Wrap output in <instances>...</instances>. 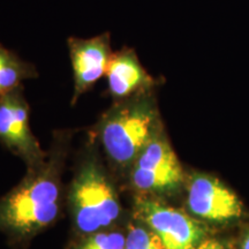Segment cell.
<instances>
[{
  "instance_id": "8",
  "label": "cell",
  "mask_w": 249,
  "mask_h": 249,
  "mask_svg": "<svg viewBox=\"0 0 249 249\" xmlns=\"http://www.w3.org/2000/svg\"><path fill=\"white\" fill-rule=\"evenodd\" d=\"M187 203L193 213L213 222H225L241 214V203L234 193L217 179L202 174L189 182Z\"/></svg>"
},
{
  "instance_id": "12",
  "label": "cell",
  "mask_w": 249,
  "mask_h": 249,
  "mask_svg": "<svg viewBox=\"0 0 249 249\" xmlns=\"http://www.w3.org/2000/svg\"><path fill=\"white\" fill-rule=\"evenodd\" d=\"M126 238L120 232H102L89 236L79 249H124Z\"/></svg>"
},
{
  "instance_id": "4",
  "label": "cell",
  "mask_w": 249,
  "mask_h": 249,
  "mask_svg": "<svg viewBox=\"0 0 249 249\" xmlns=\"http://www.w3.org/2000/svg\"><path fill=\"white\" fill-rule=\"evenodd\" d=\"M136 205L139 216L165 249H195L204 238L203 227L182 211L152 200H141Z\"/></svg>"
},
{
  "instance_id": "6",
  "label": "cell",
  "mask_w": 249,
  "mask_h": 249,
  "mask_svg": "<svg viewBox=\"0 0 249 249\" xmlns=\"http://www.w3.org/2000/svg\"><path fill=\"white\" fill-rule=\"evenodd\" d=\"M73 68L74 99L92 88L107 74L112 57L111 35L104 33L91 38L70 37L67 39Z\"/></svg>"
},
{
  "instance_id": "7",
  "label": "cell",
  "mask_w": 249,
  "mask_h": 249,
  "mask_svg": "<svg viewBox=\"0 0 249 249\" xmlns=\"http://www.w3.org/2000/svg\"><path fill=\"white\" fill-rule=\"evenodd\" d=\"M0 139L27 160L42 156L29 127V108L20 87L0 96Z\"/></svg>"
},
{
  "instance_id": "14",
  "label": "cell",
  "mask_w": 249,
  "mask_h": 249,
  "mask_svg": "<svg viewBox=\"0 0 249 249\" xmlns=\"http://www.w3.org/2000/svg\"><path fill=\"white\" fill-rule=\"evenodd\" d=\"M242 249H249V234L246 236L244 245H242Z\"/></svg>"
},
{
  "instance_id": "9",
  "label": "cell",
  "mask_w": 249,
  "mask_h": 249,
  "mask_svg": "<svg viewBox=\"0 0 249 249\" xmlns=\"http://www.w3.org/2000/svg\"><path fill=\"white\" fill-rule=\"evenodd\" d=\"M108 92L112 97L126 98L152 85V79L140 62L135 51L123 48L112 54L107 74Z\"/></svg>"
},
{
  "instance_id": "2",
  "label": "cell",
  "mask_w": 249,
  "mask_h": 249,
  "mask_svg": "<svg viewBox=\"0 0 249 249\" xmlns=\"http://www.w3.org/2000/svg\"><path fill=\"white\" fill-rule=\"evenodd\" d=\"M154 112L147 99H138L118 107L102 129V141L116 163L128 165L151 141Z\"/></svg>"
},
{
  "instance_id": "10",
  "label": "cell",
  "mask_w": 249,
  "mask_h": 249,
  "mask_svg": "<svg viewBox=\"0 0 249 249\" xmlns=\"http://www.w3.org/2000/svg\"><path fill=\"white\" fill-rule=\"evenodd\" d=\"M35 75L33 65L21 60L18 54L0 44V96L20 87L24 79Z\"/></svg>"
},
{
  "instance_id": "5",
  "label": "cell",
  "mask_w": 249,
  "mask_h": 249,
  "mask_svg": "<svg viewBox=\"0 0 249 249\" xmlns=\"http://www.w3.org/2000/svg\"><path fill=\"white\" fill-rule=\"evenodd\" d=\"M136 160L132 181L139 191H167L178 186L182 180L178 158L166 142L151 140Z\"/></svg>"
},
{
  "instance_id": "3",
  "label": "cell",
  "mask_w": 249,
  "mask_h": 249,
  "mask_svg": "<svg viewBox=\"0 0 249 249\" xmlns=\"http://www.w3.org/2000/svg\"><path fill=\"white\" fill-rule=\"evenodd\" d=\"M76 226L85 233L107 227L120 214V204L104 173L92 164L81 170L71 188Z\"/></svg>"
},
{
  "instance_id": "11",
  "label": "cell",
  "mask_w": 249,
  "mask_h": 249,
  "mask_svg": "<svg viewBox=\"0 0 249 249\" xmlns=\"http://www.w3.org/2000/svg\"><path fill=\"white\" fill-rule=\"evenodd\" d=\"M124 249H165L163 242L151 230L133 226L126 238Z\"/></svg>"
},
{
  "instance_id": "13",
  "label": "cell",
  "mask_w": 249,
  "mask_h": 249,
  "mask_svg": "<svg viewBox=\"0 0 249 249\" xmlns=\"http://www.w3.org/2000/svg\"><path fill=\"white\" fill-rule=\"evenodd\" d=\"M195 249H224L223 246L216 240H207L201 242Z\"/></svg>"
},
{
  "instance_id": "1",
  "label": "cell",
  "mask_w": 249,
  "mask_h": 249,
  "mask_svg": "<svg viewBox=\"0 0 249 249\" xmlns=\"http://www.w3.org/2000/svg\"><path fill=\"white\" fill-rule=\"evenodd\" d=\"M59 186L49 174L30 179L0 203V224L14 232L31 233L58 216Z\"/></svg>"
}]
</instances>
